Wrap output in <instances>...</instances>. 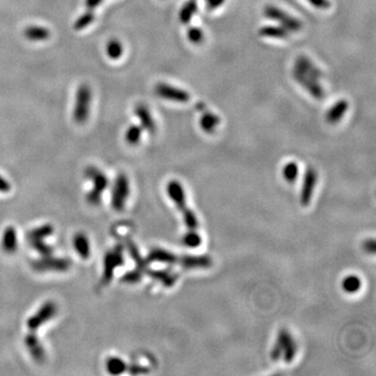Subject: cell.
Wrapping results in <instances>:
<instances>
[{
	"label": "cell",
	"instance_id": "obj_22",
	"mask_svg": "<svg viewBox=\"0 0 376 376\" xmlns=\"http://www.w3.org/2000/svg\"><path fill=\"white\" fill-rule=\"evenodd\" d=\"M221 119L218 115L212 112L205 110L202 112V116L200 118V127L206 133H212L220 124Z\"/></svg>",
	"mask_w": 376,
	"mask_h": 376
},
{
	"label": "cell",
	"instance_id": "obj_24",
	"mask_svg": "<svg viewBox=\"0 0 376 376\" xmlns=\"http://www.w3.org/2000/svg\"><path fill=\"white\" fill-rule=\"evenodd\" d=\"M259 35L265 38L285 39L288 37V31L283 26H263L259 30Z\"/></svg>",
	"mask_w": 376,
	"mask_h": 376
},
{
	"label": "cell",
	"instance_id": "obj_30",
	"mask_svg": "<svg viewBox=\"0 0 376 376\" xmlns=\"http://www.w3.org/2000/svg\"><path fill=\"white\" fill-rule=\"evenodd\" d=\"M361 286H362V281L356 275L347 276L342 281V287L348 294H354V293H357L361 288Z\"/></svg>",
	"mask_w": 376,
	"mask_h": 376
},
{
	"label": "cell",
	"instance_id": "obj_31",
	"mask_svg": "<svg viewBox=\"0 0 376 376\" xmlns=\"http://www.w3.org/2000/svg\"><path fill=\"white\" fill-rule=\"evenodd\" d=\"M298 175H299V168L296 162H288L282 169V176L288 183H293L296 181Z\"/></svg>",
	"mask_w": 376,
	"mask_h": 376
},
{
	"label": "cell",
	"instance_id": "obj_19",
	"mask_svg": "<svg viewBox=\"0 0 376 376\" xmlns=\"http://www.w3.org/2000/svg\"><path fill=\"white\" fill-rule=\"evenodd\" d=\"M73 248L80 258L88 259L90 256L89 239L84 233H76L73 237Z\"/></svg>",
	"mask_w": 376,
	"mask_h": 376
},
{
	"label": "cell",
	"instance_id": "obj_23",
	"mask_svg": "<svg viewBox=\"0 0 376 376\" xmlns=\"http://www.w3.org/2000/svg\"><path fill=\"white\" fill-rule=\"evenodd\" d=\"M198 11V5L196 3V0H188L187 3H185L179 13V19L181 21V23L183 24H188L193 17L195 16V14Z\"/></svg>",
	"mask_w": 376,
	"mask_h": 376
},
{
	"label": "cell",
	"instance_id": "obj_29",
	"mask_svg": "<svg viewBox=\"0 0 376 376\" xmlns=\"http://www.w3.org/2000/svg\"><path fill=\"white\" fill-rule=\"evenodd\" d=\"M142 128L141 126L132 124L126 132V140L130 145H136L141 139Z\"/></svg>",
	"mask_w": 376,
	"mask_h": 376
},
{
	"label": "cell",
	"instance_id": "obj_8",
	"mask_svg": "<svg viewBox=\"0 0 376 376\" xmlns=\"http://www.w3.org/2000/svg\"><path fill=\"white\" fill-rule=\"evenodd\" d=\"M71 262L66 258H53L50 256H46L42 259L36 260L33 262V267L36 271L46 272V271H59L64 272L67 271Z\"/></svg>",
	"mask_w": 376,
	"mask_h": 376
},
{
	"label": "cell",
	"instance_id": "obj_34",
	"mask_svg": "<svg viewBox=\"0 0 376 376\" xmlns=\"http://www.w3.org/2000/svg\"><path fill=\"white\" fill-rule=\"evenodd\" d=\"M30 243L32 247L43 257L51 256L53 253V248L51 246L46 245L43 241V239H33V240H30Z\"/></svg>",
	"mask_w": 376,
	"mask_h": 376
},
{
	"label": "cell",
	"instance_id": "obj_35",
	"mask_svg": "<svg viewBox=\"0 0 376 376\" xmlns=\"http://www.w3.org/2000/svg\"><path fill=\"white\" fill-rule=\"evenodd\" d=\"M94 20V13L92 12V10H89L88 12H86L85 14H83L82 16H80L75 22H74V29L79 31V30H83L85 28H87V26L92 23Z\"/></svg>",
	"mask_w": 376,
	"mask_h": 376
},
{
	"label": "cell",
	"instance_id": "obj_15",
	"mask_svg": "<svg viewBox=\"0 0 376 376\" xmlns=\"http://www.w3.org/2000/svg\"><path fill=\"white\" fill-rule=\"evenodd\" d=\"M295 68L298 69L304 74H307L316 79H319L323 75L322 71L305 56H299L296 59V64H295Z\"/></svg>",
	"mask_w": 376,
	"mask_h": 376
},
{
	"label": "cell",
	"instance_id": "obj_43",
	"mask_svg": "<svg viewBox=\"0 0 376 376\" xmlns=\"http://www.w3.org/2000/svg\"><path fill=\"white\" fill-rule=\"evenodd\" d=\"M102 0H86V7L88 10H94L101 4Z\"/></svg>",
	"mask_w": 376,
	"mask_h": 376
},
{
	"label": "cell",
	"instance_id": "obj_14",
	"mask_svg": "<svg viewBox=\"0 0 376 376\" xmlns=\"http://www.w3.org/2000/svg\"><path fill=\"white\" fill-rule=\"evenodd\" d=\"M179 255L174 254L164 249L155 248L148 255V262H160L166 264H178Z\"/></svg>",
	"mask_w": 376,
	"mask_h": 376
},
{
	"label": "cell",
	"instance_id": "obj_6",
	"mask_svg": "<svg viewBox=\"0 0 376 376\" xmlns=\"http://www.w3.org/2000/svg\"><path fill=\"white\" fill-rule=\"evenodd\" d=\"M130 195V184L128 177L120 174L115 181L112 194V207L116 211H121L124 208L127 200Z\"/></svg>",
	"mask_w": 376,
	"mask_h": 376
},
{
	"label": "cell",
	"instance_id": "obj_1",
	"mask_svg": "<svg viewBox=\"0 0 376 376\" xmlns=\"http://www.w3.org/2000/svg\"><path fill=\"white\" fill-rule=\"evenodd\" d=\"M166 192L171 200L176 204L178 209L182 212L183 221L188 230H196L199 226L195 212L187 207L186 196L181 183L177 180H172L166 187Z\"/></svg>",
	"mask_w": 376,
	"mask_h": 376
},
{
	"label": "cell",
	"instance_id": "obj_28",
	"mask_svg": "<svg viewBox=\"0 0 376 376\" xmlns=\"http://www.w3.org/2000/svg\"><path fill=\"white\" fill-rule=\"evenodd\" d=\"M106 51H107V55H108L110 59L118 60L122 55L123 47H122V44L118 40L112 39L108 42V44H107Z\"/></svg>",
	"mask_w": 376,
	"mask_h": 376
},
{
	"label": "cell",
	"instance_id": "obj_44",
	"mask_svg": "<svg viewBox=\"0 0 376 376\" xmlns=\"http://www.w3.org/2000/svg\"><path fill=\"white\" fill-rule=\"evenodd\" d=\"M196 109L199 111V112H204L207 108H206V105L203 102V101H200L196 105Z\"/></svg>",
	"mask_w": 376,
	"mask_h": 376
},
{
	"label": "cell",
	"instance_id": "obj_3",
	"mask_svg": "<svg viewBox=\"0 0 376 376\" xmlns=\"http://www.w3.org/2000/svg\"><path fill=\"white\" fill-rule=\"evenodd\" d=\"M86 175L89 179L93 181L94 185L93 190L87 196V201L89 202V204L96 206L100 203L101 196L106 191V188L108 187L109 181L102 172H100L94 166H89L86 171Z\"/></svg>",
	"mask_w": 376,
	"mask_h": 376
},
{
	"label": "cell",
	"instance_id": "obj_27",
	"mask_svg": "<svg viewBox=\"0 0 376 376\" xmlns=\"http://www.w3.org/2000/svg\"><path fill=\"white\" fill-rule=\"evenodd\" d=\"M182 244L187 248L196 249L201 246L202 237L198 234V232H196V230H190L183 235Z\"/></svg>",
	"mask_w": 376,
	"mask_h": 376
},
{
	"label": "cell",
	"instance_id": "obj_13",
	"mask_svg": "<svg viewBox=\"0 0 376 376\" xmlns=\"http://www.w3.org/2000/svg\"><path fill=\"white\" fill-rule=\"evenodd\" d=\"M317 173L312 168H308L307 171L305 172L304 175V180H303V186L301 190V194H300V203L303 206H307L309 205L312 195H314V190L316 187V183H317Z\"/></svg>",
	"mask_w": 376,
	"mask_h": 376
},
{
	"label": "cell",
	"instance_id": "obj_33",
	"mask_svg": "<svg viewBox=\"0 0 376 376\" xmlns=\"http://www.w3.org/2000/svg\"><path fill=\"white\" fill-rule=\"evenodd\" d=\"M53 233V227L51 225H44L32 230L29 233V239H44Z\"/></svg>",
	"mask_w": 376,
	"mask_h": 376
},
{
	"label": "cell",
	"instance_id": "obj_40",
	"mask_svg": "<svg viewBox=\"0 0 376 376\" xmlns=\"http://www.w3.org/2000/svg\"><path fill=\"white\" fill-rule=\"evenodd\" d=\"M364 249H365V251H366V252H368V253H370V254L375 253V251H376V244H375V240H374L373 238L365 240V243H364Z\"/></svg>",
	"mask_w": 376,
	"mask_h": 376
},
{
	"label": "cell",
	"instance_id": "obj_10",
	"mask_svg": "<svg viewBox=\"0 0 376 376\" xmlns=\"http://www.w3.org/2000/svg\"><path fill=\"white\" fill-rule=\"evenodd\" d=\"M293 76L294 78L297 80V82L303 87L305 88L311 96H314L315 98H318V99H322L324 97L325 95V92L323 90V88H322L319 83H318V79L307 75V74H304L302 73L301 71H299L298 69L295 68L293 70Z\"/></svg>",
	"mask_w": 376,
	"mask_h": 376
},
{
	"label": "cell",
	"instance_id": "obj_37",
	"mask_svg": "<svg viewBox=\"0 0 376 376\" xmlns=\"http://www.w3.org/2000/svg\"><path fill=\"white\" fill-rule=\"evenodd\" d=\"M141 278H142L141 270L140 268H137V270H133L124 274L123 277L121 278V281L126 283H137L141 280Z\"/></svg>",
	"mask_w": 376,
	"mask_h": 376
},
{
	"label": "cell",
	"instance_id": "obj_39",
	"mask_svg": "<svg viewBox=\"0 0 376 376\" xmlns=\"http://www.w3.org/2000/svg\"><path fill=\"white\" fill-rule=\"evenodd\" d=\"M271 358L274 362H277L279 361L281 358H282V349L280 347V345L276 342L272 348V351H271Z\"/></svg>",
	"mask_w": 376,
	"mask_h": 376
},
{
	"label": "cell",
	"instance_id": "obj_20",
	"mask_svg": "<svg viewBox=\"0 0 376 376\" xmlns=\"http://www.w3.org/2000/svg\"><path fill=\"white\" fill-rule=\"evenodd\" d=\"M149 275L153 279L160 281L164 286L168 287L173 286L179 278V275L177 273H173L169 270H151L149 271Z\"/></svg>",
	"mask_w": 376,
	"mask_h": 376
},
{
	"label": "cell",
	"instance_id": "obj_32",
	"mask_svg": "<svg viewBox=\"0 0 376 376\" xmlns=\"http://www.w3.org/2000/svg\"><path fill=\"white\" fill-rule=\"evenodd\" d=\"M128 248H129V251H130V254L132 256V258L135 260L136 264H137V267L140 268V270H147L148 267V260L147 259H143L141 256H140V253L137 249V247L135 246V244L133 243V241H128Z\"/></svg>",
	"mask_w": 376,
	"mask_h": 376
},
{
	"label": "cell",
	"instance_id": "obj_42",
	"mask_svg": "<svg viewBox=\"0 0 376 376\" xmlns=\"http://www.w3.org/2000/svg\"><path fill=\"white\" fill-rule=\"evenodd\" d=\"M11 191V184L4 177L0 176V193L7 194Z\"/></svg>",
	"mask_w": 376,
	"mask_h": 376
},
{
	"label": "cell",
	"instance_id": "obj_9",
	"mask_svg": "<svg viewBox=\"0 0 376 376\" xmlns=\"http://www.w3.org/2000/svg\"><path fill=\"white\" fill-rule=\"evenodd\" d=\"M155 92L160 97L176 102L184 103L191 99V95L187 91L168 85L165 83H158L155 87Z\"/></svg>",
	"mask_w": 376,
	"mask_h": 376
},
{
	"label": "cell",
	"instance_id": "obj_2",
	"mask_svg": "<svg viewBox=\"0 0 376 376\" xmlns=\"http://www.w3.org/2000/svg\"><path fill=\"white\" fill-rule=\"evenodd\" d=\"M91 102V89L88 85L79 86L76 92L75 105L73 110V119L77 123H84L87 121L90 111Z\"/></svg>",
	"mask_w": 376,
	"mask_h": 376
},
{
	"label": "cell",
	"instance_id": "obj_21",
	"mask_svg": "<svg viewBox=\"0 0 376 376\" xmlns=\"http://www.w3.org/2000/svg\"><path fill=\"white\" fill-rule=\"evenodd\" d=\"M25 345L30 350V353L32 354V357L37 362H43L44 361L45 354H44L43 347L41 346L38 338L35 335L31 333V335L25 337Z\"/></svg>",
	"mask_w": 376,
	"mask_h": 376
},
{
	"label": "cell",
	"instance_id": "obj_36",
	"mask_svg": "<svg viewBox=\"0 0 376 376\" xmlns=\"http://www.w3.org/2000/svg\"><path fill=\"white\" fill-rule=\"evenodd\" d=\"M187 38L193 44H201L204 40V33L201 29L192 26L187 31Z\"/></svg>",
	"mask_w": 376,
	"mask_h": 376
},
{
	"label": "cell",
	"instance_id": "obj_5",
	"mask_svg": "<svg viewBox=\"0 0 376 376\" xmlns=\"http://www.w3.org/2000/svg\"><path fill=\"white\" fill-rule=\"evenodd\" d=\"M124 263L123 248L122 246H116L114 249L107 252L103 258V275L102 282L109 283L114 275L115 268Z\"/></svg>",
	"mask_w": 376,
	"mask_h": 376
},
{
	"label": "cell",
	"instance_id": "obj_11",
	"mask_svg": "<svg viewBox=\"0 0 376 376\" xmlns=\"http://www.w3.org/2000/svg\"><path fill=\"white\" fill-rule=\"evenodd\" d=\"M277 343L282 349V359L285 363H291L297 354V344L286 329H281L278 333Z\"/></svg>",
	"mask_w": 376,
	"mask_h": 376
},
{
	"label": "cell",
	"instance_id": "obj_7",
	"mask_svg": "<svg viewBox=\"0 0 376 376\" xmlns=\"http://www.w3.org/2000/svg\"><path fill=\"white\" fill-rule=\"evenodd\" d=\"M56 312H57L56 304L51 301H48L45 304H43L40 307V309L28 320L26 325H28L31 331H36L43 324H45L47 321L52 319L53 316L56 315Z\"/></svg>",
	"mask_w": 376,
	"mask_h": 376
},
{
	"label": "cell",
	"instance_id": "obj_4",
	"mask_svg": "<svg viewBox=\"0 0 376 376\" xmlns=\"http://www.w3.org/2000/svg\"><path fill=\"white\" fill-rule=\"evenodd\" d=\"M263 14L266 18L279 22L287 31L298 32L302 29V23L298 19L291 17L287 13L274 6H266L263 10Z\"/></svg>",
	"mask_w": 376,
	"mask_h": 376
},
{
	"label": "cell",
	"instance_id": "obj_25",
	"mask_svg": "<svg viewBox=\"0 0 376 376\" xmlns=\"http://www.w3.org/2000/svg\"><path fill=\"white\" fill-rule=\"evenodd\" d=\"M24 36L31 41H44L49 38L50 33L43 26H29L24 31Z\"/></svg>",
	"mask_w": 376,
	"mask_h": 376
},
{
	"label": "cell",
	"instance_id": "obj_41",
	"mask_svg": "<svg viewBox=\"0 0 376 376\" xmlns=\"http://www.w3.org/2000/svg\"><path fill=\"white\" fill-rule=\"evenodd\" d=\"M205 3L208 10H216L225 3V0H205Z\"/></svg>",
	"mask_w": 376,
	"mask_h": 376
},
{
	"label": "cell",
	"instance_id": "obj_17",
	"mask_svg": "<svg viewBox=\"0 0 376 376\" xmlns=\"http://www.w3.org/2000/svg\"><path fill=\"white\" fill-rule=\"evenodd\" d=\"M348 107L349 105L346 99H340L339 101H337L326 113L325 115L326 121L331 124L339 122L347 112Z\"/></svg>",
	"mask_w": 376,
	"mask_h": 376
},
{
	"label": "cell",
	"instance_id": "obj_26",
	"mask_svg": "<svg viewBox=\"0 0 376 376\" xmlns=\"http://www.w3.org/2000/svg\"><path fill=\"white\" fill-rule=\"evenodd\" d=\"M106 369L112 375H119L122 374L128 369V366L126 362L122 361L120 358L112 357L107 360Z\"/></svg>",
	"mask_w": 376,
	"mask_h": 376
},
{
	"label": "cell",
	"instance_id": "obj_12",
	"mask_svg": "<svg viewBox=\"0 0 376 376\" xmlns=\"http://www.w3.org/2000/svg\"><path fill=\"white\" fill-rule=\"evenodd\" d=\"M178 264L185 270L207 268L212 265V259L207 255H182L178 257Z\"/></svg>",
	"mask_w": 376,
	"mask_h": 376
},
{
	"label": "cell",
	"instance_id": "obj_16",
	"mask_svg": "<svg viewBox=\"0 0 376 376\" xmlns=\"http://www.w3.org/2000/svg\"><path fill=\"white\" fill-rule=\"evenodd\" d=\"M135 114H136L137 118L139 119L142 129L147 130L150 133H155L156 124H155V121L152 117V114H151L150 110L148 109L147 106H144L142 103L137 105L136 108H135Z\"/></svg>",
	"mask_w": 376,
	"mask_h": 376
},
{
	"label": "cell",
	"instance_id": "obj_38",
	"mask_svg": "<svg viewBox=\"0 0 376 376\" xmlns=\"http://www.w3.org/2000/svg\"><path fill=\"white\" fill-rule=\"evenodd\" d=\"M307 2L319 10H327L330 7L329 0H307Z\"/></svg>",
	"mask_w": 376,
	"mask_h": 376
},
{
	"label": "cell",
	"instance_id": "obj_18",
	"mask_svg": "<svg viewBox=\"0 0 376 376\" xmlns=\"http://www.w3.org/2000/svg\"><path fill=\"white\" fill-rule=\"evenodd\" d=\"M3 249L8 254H13L18 249V237L14 227L9 226L4 231Z\"/></svg>",
	"mask_w": 376,
	"mask_h": 376
}]
</instances>
